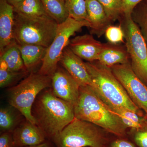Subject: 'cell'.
I'll use <instances>...</instances> for the list:
<instances>
[{
    "label": "cell",
    "mask_w": 147,
    "mask_h": 147,
    "mask_svg": "<svg viewBox=\"0 0 147 147\" xmlns=\"http://www.w3.org/2000/svg\"><path fill=\"white\" fill-rule=\"evenodd\" d=\"M47 14L60 24L69 17L65 0H40Z\"/></svg>",
    "instance_id": "cell-20"
},
{
    "label": "cell",
    "mask_w": 147,
    "mask_h": 147,
    "mask_svg": "<svg viewBox=\"0 0 147 147\" xmlns=\"http://www.w3.org/2000/svg\"><path fill=\"white\" fill-rule=\"evenodd\" d=\"M30 147H53L50 143L47 142H44L42 144H40L37 146H34Z\"/></svg>",
    "instance_id": "cell-33"
},
{
    "label": "cell",
    "mask_w": 147,
    "mask_h": 147,
    "mask_svg": "<svg viewBox=\"0 0 147 147\" xmlns=\"http://www.w3.org/2000/svg\"><path fill=\"white\" fill-rule=\"evenodd\" d=\"M92 82V87L110 110L124 108L143 116L142 111L131 101L110 67L96 62H85Z\"/></svg>",
    "instance_id": "cell-3"
},
{
    "label": "cell",
    "mask_w": 147,
    "mask_h": 147,
    "mask_svg": "<svg viewBox=\"0 0 147 147\" xmlns=\"http://www.w3.org/2000/svg\"><path fill=\"white\" fill-rule=\"evenodd\" d=\"M105 37L108 42L114 44L125 43L124 33L121 24L119 26L110 25L106 29Z\"/></svg>",
    "instance_id": "cell-27"
},
{
    "label": "cell",
    "mask_w": 147,
    "mask_h": 147,
    "mask_svg": "<svg viewBox=\"0 0 147 147\" xmlns=\"http://www.w3.org/2000/svg\"><path fill=\"white\" fill-rule=\"evenodd\" d=\"M15 13L31 17H50L40 0H24L13 7Z\"/></svg>",
    "instance_id": "cell-19"
},
{
    "label": "cell",
    "mask_w": 147,
    "mask_h": 147,
    "mask_svg": "<svg viewBox=\"0 0 147 147\" xmlns=\"http://www.w3.org/2000/svg\"><path fill=\"white\" fill-rule=\"evenodd\" d=\"M131 16L140 29L147 45V0H144L135 7Z\"/></svg>",
    "instance_id": "cell-22"
},
{
    "label": "cell",
    "mask_w": 147,
    "mask_h": 147,
    "mask_svg": "<svg viewBox=\"0 0 147 147\" xmlns=\"http://www.w3.org/2000/svg\"><path fill=\"white\" fill-rule=\"evenodd\" d=\"M86 2L88 21L90 24L91 34L100 37L105 34L106 29L112 22L108 18L98 0H86Z\"/></svg>",
    "instance_id": "cell-15"
},
{
    "label": "cell",
    "mask_w": 147,
    "mask_h": 147,
    "mask_svg": "<svg viewBox=\"0 0 147 147\" xmlns=\"http://www.w3.org/2000/svg\"><path fill=\"white\" fill-rule=\"evenodd\" d=\"M51 76L31 72L9 91V104L24 116L26 120L36 125L32 114V108L38 95L52 86Z\"/></svg>",
    "instance_id": "cell-5"
},
{
    "label": "cell",
    "mask_w": 147,
    "mask_h": 147,
    "mask_svg": "<svg viewBox=\"0 0 147 147\" xmlns=\"http://www.w3.org/2000/svg\"><path fill=\"white\" fill-rule=\"evenodd\" d=\"M59 24L51 17H31L14 12L13 40L18 45L31 44L48 48Z\"/></svg>",
    "instance_id": "cell-4"
},
{
    "label": "cell",
    "mask_w": 147,
    "mask_h": 147,
    "mask_svg": "<svg viewBox=\"0 0 147 147\" xmlns=\"http://www.w3.org/2000/svg\"><path fill=\"white\" fill-rule=\"evenodd\" d=\"M134 139L139 147H147V120L142 128L134 130Z\"/></svg>",
    "instance_id": "cell-28"
},
{
    "label": "cell",
    "mask_w": 147,
    "mask_h": 147,
    "mask_svg": "<svg viewBox=\"0 0 147 147\" xmlns=\"http://www.w3.org/2000/svg\"><path fill=\"white\" fill-rule=\"evenodd\" d=\"M0 55L1 64L4 65L9 70L28 71L24 65L18 44L14 40Z\"/></svg>",
    "instance_id": "cell-18"
},
{
    "label": "cell",
    "mask_w": 147,
    "mask_h": 147,
    "mask_svg": "<svg viewBox=\"0 0 147 147\" xmlns=\"http://www.w3.org/2000/svg\"><path fill=\"white\" fill-rule=\"evenodd\" d=\"M0 147H16L12 132H3L0 136Z\"/></svg>",
    "instance_id": "cell-29"
},
{
    "label": "cell",
    "mask_w": 147,
    "mask_h": 147,
    "mask_svg": "<svg viewBox=\"0 0 147 147\" xmlns=\"http://www.w3.org/2000/svg\"><path fill=\"white\" fill-rule=\"evenodd\" d=\"M125 46L120 44L104 43L98 61L105 66L111 67L116 65L130 62Z\"/></svg>",
    "instance_id": "cell-16"
},
{
    "label": "cell",
    "mask_w": 147,
    "mask_h": 147,
    "mask_svg": "<svg viewBox=\"0 0 147 147\" xmlns=\"http://www.w3.org/2000/svg\"><path fill=\"white\" fill-rule=\"evenodd\" d=\"M74 109L76 118L91 123L119 137L126 135L127 127L90 86L80 87L79 98Z\"/></svg>",
    "instance_id": "cell-2"
},
{
    "label": "cell",
    "mask_w": 147,
    "mask_h": 147,
    "mask_svg": "<svg viewBox=\"0 0 147 147\" xmlns=\"http://www.w3.org/2000/svg\"><path fill=\"white\" fill-rule=\"evenodd\" d=\"M110 68L131 101L144 112L147 117V86L134 74L130 62L116 65Z\"/></svg>",
    "instance_id": "cell-9"
},
{
    "label": "cell",
    "mask_w": 147,
    "mask_h": 147,
    "mask_svg": "<svg viewBox=\"0 0 147 147\" xmlns=\"http://www.w3.org/2000/svg\"><path fill=\"white\" fill-rule=\"evenodd\" d=\"M9 3L10 4L13 6V7L17 5L18 3L23 1L24 0H7Z\"/></svg>",
    "instance_id": "cell-32"
},
{
    "label": "cell",
    "mask_w": 147,
    "mask_h": 147,
    "mask_svg": "<svg viewBox=\"0 0 147 147\" xmlns=\"http://www.w3.org/2000/svg\"><path fill=\"white\" fill-rule=\"evenodd\" d=\"M17 118L11 108H1L0 110V128L2 133L13 132L17 127Z\"/></svg>",
    "instance_id": "cell-25"
},
{
    "label": "cell",
    "mask_w": 147,
    "mask_h": 147,
    "mask_svg": "<svg viewBox=\"0 0 147 147\" xmlns=\"http://www.w3.org/2000/svg\"><path fill=\"white\" fill-rule=\"evenodd\" d=\"M120 24L130 65L136 76L147 86V45L141 31L131 16L123 15Z\"/></svg>",
    "instance_id": "cell-7"
},
{
    "label": "cell",
    "mask_w": 147,
    "mask_h": 147,
    "mask_svg": "<svg viewBox=\"0 0 147 147\" xmlns=\"http://www.w3.org/2000/svg\"><path fill=\"white\" fill-rule=\"evenodd\" d=\"M12 134L16 147L34 146L45 142L47 138L41 129L27 120L17 127Z\"/></svg>",
    "instance_id": "cell-13"
},
{
    "label": "cell",
    "mask_w": 147,
    "mask_h": 147,
    "mask_svg": "<svg viewBox=\"0 0 147 147\" xmlns=\"http://www.w3.org/2000/svg\"><path fill=\"white\" fill-rule=\"evenodd\" d=\"M36 98L32 114L36 125L53 141L75 118L74 106L57 97L52 90L45 91Z\"/></svg>",
    "instance_id": "cell-1"
},
{
    "label": "cell",
    "mask_w": 147,
    "mask_h": 147,
    "mask_svg": "<svg viewBox=\"0 0 147 147\" xmlns=\"http://www.w3.org/2000/svg\"><path fill=\"white\" fill-rule=\"evenodd\" d=\"M13 7L7 0H0V55L13 41Z\"/></svg>",
    "instance_id": "cell-14"
},
{
    "label": "cell",
    "mask_w": 147,
    "mask_h": 147,
    "mask_svg": "<svg viewBox=\"0 0 147 147\" xmlns=\"http://www.w3.org/2000/svg\"><path fill=\"white\" fill-rule=\"evenodd\" d=\"M18 45L26 69L31 73L38 65L42 63L47 48L31 44Z\"/></svg>",
    "instance_id": "cell-17"
},
{
    "label": "cell",
    "mask_w": 147,
    "mask_h": 147,
    "mask_svg": "<svg viewBox=\"0 0 147 147\" xmlns=\"http://www.w3.org/2000/svg\"><path fill=\"white\" fill-rule=\"evenodd\" d=\"M53 142L57 147H106L107 139L102 128L75 118Z\"/></svg>",
    "instance_id": "cell-6"
},
{
    "label": "cell",
    "mask_w": 147,
    "mask_h": 147,
    "mask_svg": "<svg viewBox=\"0 0 147 147\" xmlns=\"http://www.w3.org/2000/svg\"><path fill=\"white\" fill-rule=\"evenodd\" d=\"M90 26L88 21H77L69 16L65 21L59 24L55 38L47 48L38 73L53 76L57 68L64 50L68 46L70 37L83 27L90 28Z\"/></svg>",
    "instance_id": "cell-8"
},
{
    "label": "cell",
    "mask_w": 147,
    "mask_h": 147,
    "mask_svg": "<svg viewBox=\"0 0 147 147\" xmlns=\"http://www.w3.org/2000/svg\"><path fill=\"white\" fill-rule=\"evenodd\" d=\"M112 22L120 20L124 15L123 0H98Z\"/></svg>",
    "instance_id": "cell-24"
},
{
    "label": "cell",
    "mask_w": 147,
    "mask_h": 147,
    "mask_svg": "<svg viewBox=\"0 0 147 147\" xmlns=\"http://www.w3.org/2000/svg\"><path fill=\"white\" fill-rule=\"evenodd\" d=\"M28 71H14L7 69L1 64L0 67V87L6 88L11 86L26 76Z\"/></svg>",
    "instance_id": "cell-26"
},
{
    "label": "cell",
    "mask_w": 147,
    "mask_h": 147,
    "mask_svg": "<svg viewBox=\"0 0 147 147\" xmlns=\"http://www.w3.org/2000/svg\"><path fill=\"white\" fill-rule=\"evenodd\" d=\"M111 110L119 116L127 128H131L133 130L142 128L147 120L142 116L127 109L117 108Z\"/></svg>",
    "instance_id": "cell-21"
},
{
    "label": "cell",
    "mask_w": 147,
    "mask_h": 147,
    "mask_svg": "<svg viewBox=\"0 0 147 147\" xmlns=\"http://www.w3.org/2000/svg\"><path fill=\"white\" fill-rule=\"evenodd\" d=\"M69 16L77 21H88L86 0H65Z\"/></svg>",
    "instance_id": "cell-23"
},
{
    "label": "cell",
    "mask_w": 147,
    "mask_h": 147,
    "mask_svg": "<svg viewBox=\"0 0 147 147\" xmlns=\"http://www.w3.org/2000/svg\"><path fill=\"white\" fill-rule=\"evenodd\" d=\"M109 147H136L131 142L123 139H116L111 142Z\"/></svg>",
    "instance_id": "cell-31"
},
{
    "label": "cell",
    "mask_w": 147,
    "mask_h": 147,
    "mask_svg": "<svg viewBox=\"0 0 147 147\" xmlns=\"http://www.w3.org/2000/svg\"></svg>",
    "instance_id": "cell-34"
},
{
    "label": "cell",
    "mask_w": 147,
    "mask_h": 147,
    "mask_svg": "<svg viewBox=\"0 0 147 147\" xmlns=\"http://www.w3.org/2000/svg\"><path fill=\"white\" fill-rule=\"evenodd\" d=\"M59 63L80 87L92 86V82L86 63L68 46L64 50Z\"/></svg>",
    "instance_id": "cell-12"
},
{
    "label": "cell",
    "mask_w": 147,
    "mask_h": 147,
    "mask_svg": "<svg viewBox=\"0 0 147 147\" xmlns=\"http://www.w3.org/2000/svg\"><path fill=\"white\" fill-rule=\"evenodd\" d=\"M144 0H123V1L124 15L131 16V13L135 7Z\"/></svg>",
    "instance_id": "cell-30"
},
{
    "label": "cell",
    "mask_w": 147,
    "mask_h": 147,
    "mask_svg": "<svg viewBox=\"0 0 147 147\" xmlns=\"http://www.w3.org/2000/svg\"><path fill=\"white\" fill-rule=\"evenodd\" d=\"M52 90L57 97L74 106L79 96L80 86L65 69L58 67L52 77Z\"/></svg>",
    "instance_id": "cell-10"
},
{
    "label": "cell",
    "mask_w": 147,
    "mask_h": 147,
    "mask_svg": "<svg viewBox=\"0 0 147 147\" xmlns=\"http://www.w3.org/2000/svg\"><path fill=\"white\" fill-rule=\"evenodd\" d=\"M103 45L92 35L86 34L70 40L68 47L82 59L93 62L98 60Z\"/></svg>",
    "instance_id": "cell-11"
}]
</instances>
